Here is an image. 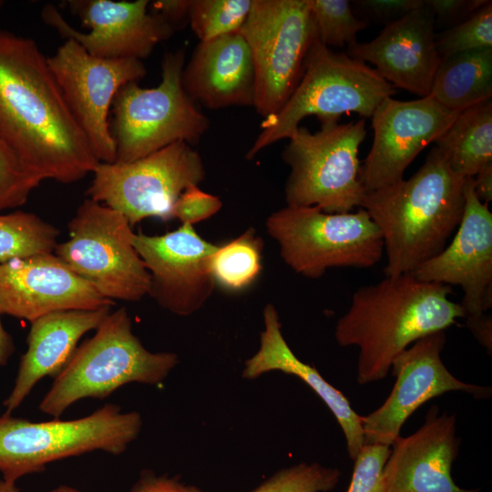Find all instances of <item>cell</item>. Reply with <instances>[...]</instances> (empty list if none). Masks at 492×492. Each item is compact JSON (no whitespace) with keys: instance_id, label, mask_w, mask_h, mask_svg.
Masks as SVG:
<instances>
[{"instance_id":"6da1fadb","label":"cell","mask_w":492,"mask_h":492,"mask_svg":"<svg viewBox=\"0 0 492 492\" xmlns=\"http://www.w3.org/2000/svg\"><path fill=\"white\" fill-rule=\"evenodd\" d=\"M0 137L43 180L73 183L97 164L37 44L0 29Z\"/></svg>"},{"instance_id":"7a4b0ae2","label":"cell","mask_w":492,"mask_h":492,"mask_svg":"<svg viewBox=\"0 0 492 492\" xmlns=\"http://www.w3.org/2000/svg\"><path fill=\"white\" fill-rule=\"evenodd\" d=\"M451 293V286L413 274L385 276L358 288L334 330L339 345L359 348L358 384L384 379L393 360L414 342L466 317L461 303L449 299Z\"/></svg>"},{"instance_id":"3957f363","label":"cell","mask_w":492,"mask_h":492,"mask_svg":"<svg viewBox=\"0 0 492 492\" xmlns=\"http://www.w3.org/2000/svg\"><path fill=\"white\" fill-rule=\"evenodd\" d=\"M466 179L434 147L408 179L365 194L361 208L381 232L385 276L412 274L446 246L463 215Z\"/></svg>"},{"instance_id":"277c9868","label":"cell","mask_w":492,"mask_h":492,"mask_svg":"<svg viewBox=\"0 0 492 492\" xmlns=\"http://www.w3.org/2000/svg\"><path fill=\"white\" fill-rule=\"evenodd\" d=\"M395 93V88L374 68L345 53L334 52L317 36L297 86L280 110L264 118L245 158L252 159L265 148L289 138L306 117H317L321 125L337 123L342 115L352 112L371 118Z\"/></svg>"},{"instance_id":"5b68a950","label":"cell","mask_w":492,"mask_h":492,"mask_svg":"<svg viewBox=\"0 0 492 492\" xmlns=\"http://www.w3.org/2000/svg\"><path fill=\"white\" fill-rule=\"evenodd\" d=\"M95 334L75 351L39 405L58 418L83 398L104 399L128 383L158 384L178 364L170 352L152 353L132 332L125 307L110 312Z\"/></svg>"},{"instance_id":"8992f818","label":"cell","mask_w":492,"mask_h":492,"mask_svg":"<svg viewBox=\"0 0 492 492\" xmlns=\"http://www.w3.org/2000/svg\"><path fill=\"white\" fill-rule=\"evenodd\" d=\"M141 427L139 413L123 412L115 404L74 420L31 422L5 412L0 416V472L4 480L15 483L54 461L97 450L120 455Z\"/></svg>"},{"instance_id":"52a82bcc","label":"cell","mask_w":492,"mask_h":492,"mask_svg":"<svg viewBox=\"0 0 492 492\" xmlns=\"http://www.w3.org/2000/svg\"><path fill=\"white\" fill-rule=\"evenodd\" d=\"M184 66L185 48L168 52L158 87L145 88L130 82L119 88L110 124L115 162H132L178 141L193 147L208 131L209 118L184 89Z\"/></svg>"},{"instance_id":"ba28073f","label":"cell","mask_w":492,"mask_h":492,"mask_svg":"<svg viewBox=\"0 0 492 492\" xmlns=\"http://www.w3.org/2000/svg\"><path fill=\"white\" fill-rule=\"evenodd\" d=\"M265 227L283 261L306 278H320L332 268H371L384 255L381 232L363 208L328 213L286 206L272 213Z\"/></svg>"},{"instance_id":"9c48e42d","label":"cell","mask_w":492,"mask_h":492,"mask_svg":"<svg viewBox=\"0 0 492 492\" xmlns=\"http://www.w3.org/2000/svg\"><path fill=\"white\" fill-rule=\"evenodd\" d=\"M365 136L364 118L321 125L314 133L299 127L282 153L290 167L287 206L316 207L328 213L361 208L366 192L359 179L358 155Z\"/></svg>"},{"instance_id":"30bf717a","label":"cell","mask_w":492,"mask_h":492,"mask_svg":"<svg viewBox=\"0 0 492 492\" xmlns=\"http://www.w3.org/2000/svg\"><path fill=\"white\" fill-rule=\"evenodd\" d=\"M68 234L55 255L100 294L125 302L149 295L150 276L124 215L88 198L69 221Z\"/></svg>"},{"instance_id":"8fae6325","label":"cell","mask_w":492,"mask_h":492,"mask_svg":"<svg viewBox=\"0 0 492 492\" xmlns=\"http://www.w3.org/2000/svg\"><path fill=\"white\" fill-rule=\"evenodd\" d=\"M240 33L254 68L253 108L267 118L280 110L294 90L317 37L308 0H253Z\"/></svg>"},{"instance_id":"7c38bea8","label":"cell","mask_w":492,"mask_h":492,"mask_svg":"<svg viewBox=\"0 0 492 492\" xmlns=\"http://www.w3.org/2000/svg\"><path fill=\"white\" fill-rule=\"evenodd\" d=\"M92 173L89 199L124 215L131 227L147 218L171 220L180 194L206 176L199 152L182 141L132 162H99Z\"/></svg>"},{"instance_id":"4fadbf2b","label":"cell","mask_w":492,"mask_h":492,"mask_svg":"<svg viewBox=\"0 0 492 492\" xmlns=\"http://www.w3.org/2000/svg\"><path fill=\"white\" fill-rule=\"evenodd\" d=\"M47 62L96 158L99 162H115L116 146L110 131L109 109L121 87L138 82L146 76L142 60L93 56L68 38L54 55L47 56Z\"/></svg>"},{"instance_id":"5bb4252c","label":"cell","mask_w":492,"mask_h":492,"mask_svg":"<svg viewBox=\"0 0 492 492\" xmlns=\"http://www.w3.org/2000/svg\"><path fill=\"white\" fill-rule=\"evenodd\" d=\"M445 331L425 335L401 352L392 362L395 384L384 403L362 416L364 445L391 446L407 418L423 404L451 391H463L475 398H487L491 387L464 383L445 366L441 352Z\"/></svg>"},{"instance_id":"9a60e30c","label":"cell","mask_w":492,"mask_h":492,"mask_svg":"<svg viewBox=\"0 0 492 492\" xmlns=\"http://www.w3.org/2000/svg\"><path fill=\"white\" fill-rule=\"evenodd\" d=\"M67 5L82 24L90 29L88 33L74 28L51 4L43 7L42 20L65 39L75 40L89 55L97 57L142 60L175 31L159 15L149 12L148 0H74Z\"/></svg>"},{"instance_id":"2e32d148","label":"cell","mask_w":492,"mask_h":492,"mask_svg":"<svg viewBox=\"0 0 492 492\" xmlns=\"http://www.w3.org/2000/svg\"><path fill=\"white\" fill-rule=\"evenodd\" d=\"M461 112L445 108L430 96L409 101L385 98L371 117L374 141L359 169L365 192L404 179L406 168Z\"/></svg>"},{"instance_id":"e0dca14e","label":"cell","mask_w":492,"mask_h":492,"mask_svg":"<svg viewBox=\"0 0 492 492\" xmlns=\"http://www.w3.org/2000/svg\"><path fill=\"white\" fill-rule=\"evenodd\" d=\"M133 246L150 276L149 295L179 316L198 312L216 287L210 259L218 245L182 224L162 235L135 233Z\"/></svg>"},{"instance_id":"ac0fdd59","label":"cell","mask_w":492,"mask_h":492,"mask_svg":"<svg viewBox=\"0 0 492 492\" xmlns=\"http://www.w3.org/2000/svg\"><path fill=\"white\" fill-rule=\"evenodd\" d=\"M465 206L451 242L412 274L420 281L460 286L466 316L487 313L492 306V213L474 189L464 186Z\"/></svg>"},{"instance_id":"d6986e66","label":"cell","mask_w":492,"mask_h":492,"mask_svg":"<svg viewBox=\"0 0 492 492\" xmlns=\"http://www.w3.org/2000/svg\"><path fill=\"white\" fill-rule=\"evenodd\" d=\"M92 285L70 270L54 252L0 263V313L32 323L65 310L112 306Z\"/></svg>"},{"instance_id":"ffe728a7","label":"cell","mask_w":492,"mask_h":492,"mask_svg":"<svg viewBox=\"0 0 492 492\" xmlns=\"http://www.w3.org/2000/svg\"><path fill=\"white\" fill-rule=\"evenodd\" d=\"M392 446L381 492H479L458 487L451 475L460 446L456 415L439 414L432 405L424 425L408 436H399Z\"/></svg>"},{"instance_id":"44dd1931","label":"cell","mask_w":492,"mask_h":492,"mask_svg":"<svg viewBox=\"0 0 492 492\" xmlns=\"http://www.w3.org/2000/svg\"><path fill=\"white\" fill-rule=\"evenodd\" d=\"M434 28V15L425 0L419 8L385 25L373 40L348 46L347 55L373 64L393 87L427 97L441 64Z\"/></svg>"},{"instance_id":"7402d4cb","label":"cell","mask_w":492,"mask_h":492,"mask_svg":"<svg viewBox=\"0 0 492 492\" xmlns=\"http://www.w3.org/2000/svg\"><path fill=\"white\" fill-rule=\"evenodd\" d=\"M182 83L189 97L207 108L253 107L254 68L240 31L200 41L184 66Z\"/></svg>"},{"instance_id":"603a6c76","label":"cell","mask_w":492,"mask_h":492,"mask_svg":"<svg viewBox=\"0 0 492 492\" xmlns=\"http://www.w3.org/2000/svg\"><path fill=\"white\" fill-rule=\"evenodd\" d=\"M111 306L93 310H65L43 315L31 323L27 350L21 356L14 387L5 400L7 413L19 407L45 376L56 378L67 366L81 337L96 330Z\"/></svg>"},{"instance_id":"cb8c5ba5","label":"cell","mask_w":492,"mask_h":492,"mask_svg":"<svg viewBox=\"0 0 492 492\" xmlns=\"http://www.w3.org/2000/svg\"><path fill=\"white\" fill-rule=\"evenodd\" d=\"M264 330L258 351L245 362L242 376L255 379L272 371L295 375L303 381L332 411L346 439L350 458L354 460L364 445L361 418L344 395L324 380L313 366L302 362L287 344L276 308L267 303L263 309Z\"/></svg>"},{"instance_id":"d4e9b609","label":"cell","mask_w":492,"mask_h":492,"mask_svg":"<svg viewBox=\"0 0 492 492\" xmlns=\"http://www.w3.org/2000/svg\"><path fill=\"white\" fill-rule=\"evenodd\" d=\"M461 112L492 97V48L466 51L441 61L429 95Z\"/></svg>"},{"instance_id":"484cf974","label":"cell","mask_w":492,"mask_h":492,"mask_svg":"<svg viewBox=\"0 0 492 492\" xmlns=\"http://www.w3.org/2000/svg\"><path fill=\"white\" fill-rule=\"evenodd\" d=\"M435 143L455 173L474 178L492 162L491 99L463 110Z\"/></svg>"},{"instance_id":"4316f807","label":"cell","mask_w":492,"mask_h":492,"mask_svg":"<svg viewBox=\"0 0 492 492\" xmlns=\"http://www.w3.org/2000/svg\"><path fill=\"white\" fill-rule=\"evenodd\" d=\"M262 239L253 228L218 246L210 259L216 285L229 292H240L251 285L262 269Z\"/></svg>"},{"instance_id":"83f0119b","label":"cell","mask_w":492,"mask_h":492,"mask_svg":"<svg viewBox=\"0 0 492 492\" xmlns=\"http://www.w3.org/2000/svg\"><path fill=\"white\" fill-rule=\"evenodd\" d=\"M59 230L32 212L0 213V263L54 252Z\"/></svg>"},{"instance_id":"f1b7e54d","label":"cell","mask_w":492,"mask_h":492,"mask_svg":"<svg viewBox=\"0 0 492 492\" xmlns=\"http://www.w3.org/2000/svg\"><path fill=\"white\" fill-rule=\"evenodd\" d=\"M253 0H190L189 22L200 41L239 32Z\"/></svg>"},{"instance_id":"f546056e","label":"cell","mask_w":492,"mask_h":492,"mask_svg":"<svg viewBox=\"0 0 492 492\" xmlns=\"http://www.w3.org/2000/svg\"><path fill=\"white\" fill-rule=\"evenodd\" d=\"M319 40L326 46H351L367 23L358 19L347 0H308Z\"/></svg>"},{"instance_id":"4dcf8cb0","label":"cell","mask_w":492,"mask_h":492,"mask_svg":"<svg viewBox=\"0 0 492 492\" xmlns=\"http://www.w3.org/2000/svg\"><path fill=\"white\" fill-rule=\"evenodd\" d=\"M441 61L454 55L492 48V2L488 1L459 24L435 36Z\"/></svg>"},{"instance_id":"1f68e13d","label":"cell","mask_w":492,"mask_h":492,"mask_svg":"<svg viewBox=\"0 0 492 492\" xmlns=\"http://www.w3.org/2000/svg\"><path fill=\"white\" fill-rule=\"evenodd\" d=\"M42 181L0 137V213L24 205Z\"/></svg>"},{"instance_id":"d6a6232c","label":"cell","mask_w":492,"mask_h":492,"mask_svg":"<svg viewBox=\"0 0 492 492\" xmlns=\"http://www.w3.org/2000/svg\"><path fill=\"white\" fill-rule=\"evenodd\" d=\"M338 469L317 463H301L283 468L251 492H327L339 482Z\"/></svg>"},{"instance_id":"836d02e7","label":"cell","mask_w":492,"mask_h":492,"mask_svg":"<svg viewBox=\"0 0 492 492\" xmlns=\"http://www.w3.org/2000/svg\"><path fill=\"white\" fill-rule=\"evenodd\" d=\"M391 453L388 446L364 445L356 456L352 479L346 492H381V477Z\"/></svg>"},{"instance_id":"e575fe53","label":"cell","mask_w":492,"mask_h":492,"mask_svg":"<svg viewBox=\"0 0 492 492\" xmlns=\"http://www.w3.org/2000/svg\"><path fill=\"white\" fill-rule=\"evenodd\" d=\"M221 207L222 201L218 196L203 191L198 185H192L175 202L172 219L193 226L218 213Z\"/></svg>"},{"instance_id":"d590c367","label":"cell","mask_w":492,"mask_h":492,"mask_svg":"<svg viewBox=\"0 0 492 492\" xmlns=\"http://www.w3.org/2000/svg\"><path fill=\"white\" fill-rule=\"evenodd\" d=\"M354 3L372 18L388 25L422 6L425 0H358Z\"/></svg>"},{"instance_id":"8d00e7d4","label":"cell","mask_w":492,"mask_h":492,"mask_svg":"<svg viewBox=\"0 0 492 492\" xmlns=\"http://www.w3.org/2000/svg\"><path fill=\"white\" fill-rule=\"evenodd\" d=\"M487 2V0H425L434 15L435 24H459Z\"/></svg>"},{"instance_id":"74e56055","label":"cell","mask_w":492,"mask_h":492,"mask_svg":"<svg viewBox=\"0 0 492 492\" xmlns=\"http://www.w3.org/2000/svg\"><path fill=\"white\" fill-rule=\"evenodd\" d=\"M131 492H203L201 489L186 486L173 478L156 477L151 472H145L134 486Z\"/></svg>"},{"instance_id":"f35d334b","label":"cell","mask_w":492,"mask_h":492,"mask_svg":"<svg viewBox=\"0 0 492 492\" xmlns=\"http://www.w3.org/2000/svg\"><path fill=\"white\" fill-rule=\"evenodd\" d=\"M151 6L153 13L159 15L174 28L189 21L190 0H157Z\"/></svg>"},{"instance_id":"ab89813d","label":"cell","mask_w":492,"mask_h":492,"mask_svg":"<svg viewBox=\"0 0 492 492\" xmlns=\"http://www.w3.org/2000/svg\"><path fill=\"white\" fill-rule=\"evenodd\" d=\"M466 326L479 343L491 354L492 318L487 313L478 315H466Z\"/></svg>"},{"instance_id":"60d3db41","label":"cell","mask_w":492,"mask_h":492,"mask_svg":"<svg viewBox=\"0 0 492 492\" xmlns=\"http://www.w3.org/2000/svg\"><path fill=\"white\" fill-rule=\"evenodd\" d=\"M474 189L482 202L492 200V162L485 165L473 178Z\"/></svg>"},{"instance_id":"b9f144b4","label":"cell","mask_w":492,"mask_h":492,"mask_svg":"<svg viewBox=\"0 0 492 492\" xmlns=\"http://www.w3.org/2000/svg\"><path fill=\"white\" fill-rule=\"evenodd\" d=\"M0 313V366H5L13 355L15 347L10 333L4 328Z\"/></svg>"},{"instance_id":"7bdbcfd3","label":"cell","mask_w":492,"mask_h":492,"mask_svg":"<svg viewBox=\"0 0 492 492\" xmlns=\"http://www.w3.org/2000/svg\"><path fill=\"white\" fill-rule=\"evenodd\" d=\"M0 492H20L15 483L0 479Z\"/></svg>"},{"instance_id":"ee69618b","label":"cell","mask_w":492,"mask_h":492,"mask_svg":"<svg viewBox=\"0 0 492 492\" xmlns=\"http://www.w3.org/2000/svg\"><path fill=\"white\" fill-rule=\"evenodd\" d=\"M49 492H80V491H78L77 489L72 487L62 485L50 490Z\"/></svg>"},{"instance_id":"f6af8a7d","label":"cell","mask_w":492,"mask_h":492,"mask_svg":"<svg viewBox=\"0 0 492 492\" xmlns=\"http://www.w3.org/2000/svg\"><path fill=\"white\" fill-rule=\"evenodd\" d=\"M4 5L3 1H0V7Z\"/></svg>"}]
</instances>
